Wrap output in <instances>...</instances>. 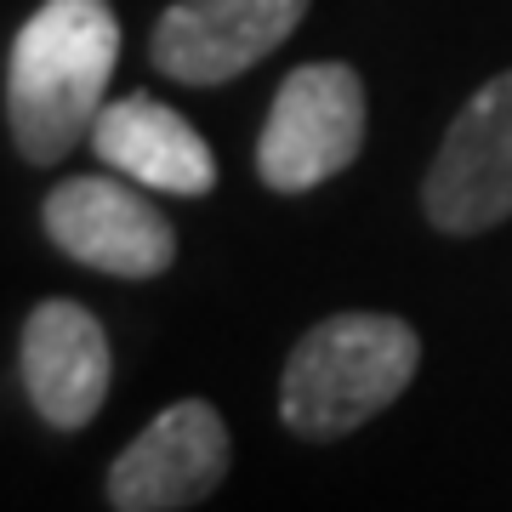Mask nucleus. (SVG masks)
<instances>
[{"mask_svg": "<svg viewBox=\"0 0 512 512\" xmlns=\"http://www.w3.org/2000/svg\"><path fill=\"white\" fill-rule=\"evenodd\" d=\"M120 63V18L109 0H40L6 57V126L29 165H57L92 143Z\"/></svg>", "mask_w": 512, "mask_h": 512, "instance_id": "obj_1", "label": "nucleus"}, {"mask_svg": "<svg viewBox=\"0 0 512 512\" xmlns=\"http://www.w3.org/2000/svg\"><path fill=\"white\" fill-rule=\"evenodd\" d=\"M416 370L421 336L399 313H330L285 359L279 416L313 444L348 439L416 382Z\"/></svg>", "mask_w": 512, "mask_h": 512, "instance_id": "obj_2", "label": "nucleus"}, {"mask_svg": "<svg viewBox=\"0 0 512 512\" xmlns=\"http://www.w3.org/2000/svg\"><path fill=\"white\" fill-rule=\"evenodd\" d=\"M365 80L348 63H302L274 92L256 137V177L274 194H308L348 171L365 148Z\"/></svg>", "mask_w": 512, "mask_h": 512, "instance_id": "obj_3", "label": "nucleus"}, {"mask_svg": "<svg viewBox=\"0 0 512 512\" xmlns=\"http://www.w3.org/2000/svg\"><path fill=\"white\" fill-rule=\"evenodd\" d=\"M421 211L444 234H484L512 217V69L484 80L450 120L421 183Z\"/></svg>", "mask_w": 512, "mask_h": 512, "instance_id": "obj_4", "label": "nucleus"}, {"mask_svg": "<svg viewBox=\"0 0 512 512\" xmlns=\"http://www.w3.org/2000/svg\"><path fill=\"white\" fill-rule=\"evenodd\" d=\"M57 251L114 279H154L177 262V228L143 188L114 177H63L40 205Z\"/></svg>", "mask_w": 512, "mask_h": 512, "instance_id": "obj_5", "label": "nucleus"}, {"mask_svg": "<svg viewBox=\"0 0 512 512\" xmlns=\"http://www.w3.org/2000/svg\"><path fill=\"white\" fill-rule=\"evenodd\" d=\"M228 461H234V439H228V421L217 416V404L177 399L114 456L109 507L183 512L228 478Z\"/></svg>", "mask_w": 512, "mask_h": 512, "instance_id": "obj_6", "label": "nucleus"}, {"mask_svg": "<svg viewBox=\"0 0 512 512\" xmlns=\"http://www.w3.org/2000/svg\"><path fill=\"white\" fill-rule=\"evenodd\" d=\"M308 0H177L154 23V69L183 86H228L285 46Z\"/></svg>", "mask_w": 512, "mask_h": 512, "instance_id": "obj_7", "label": "nucleus"}, {"mask_svg": "<svg viewBox=\"0 0 512 512\" xmlns=\"http://www.w3.org/2000/svg\"><path fill=\"white\" fill-rule=\"evenodd\" d=\"M23 393L35 404V416L57 433H80L86 421L103 410L114 382V359H109V330L86 302L69 296H46L29 308L23 319Z\"/></svg>", "mask_w": 512, "mask_h": 512, "instance_id": "obj_8", "label": "nucleus"}, {"mask_svg": "<svg viewBox=\"0 0 512 512\" xmlns=\"http://www.w3.org/2000/svg\"><path fill=\"white\" fill-rule=\"evenodd\" d=\"M92 148L109 171L154 188V194L200 200V194L217 188V154H211V143L171 103H160V97H148V92L103 103V114H97V126H92Z\"/></svg>", "mask_w": 512, "mask_h": 512, "instance_id": "obj_9", "label": "nucleus"}]
</instances>
